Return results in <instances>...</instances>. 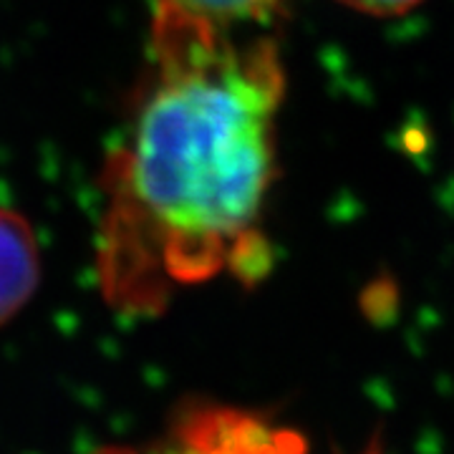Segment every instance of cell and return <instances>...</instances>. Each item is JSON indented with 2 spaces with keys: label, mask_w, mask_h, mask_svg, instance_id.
<instances>
[{
  "label": "cell",
  "mask_w": 454,
  "mask_h": 454,
  "mask_svg": "<svg viewBox=\"0 0 454 454\" xmlns=\"http://www.w3.org/2000/svg\"><path fill=\"white\" fill-rule=\"evenodd\" d=\"M41 280L38 245L28 223L0 207V324L31 301Z\"/></svg>",
  "instance_id": "obj_3"
},
{
  "label": "cell",
  "mask_w": 454,
  "mask_h": 454,
  "mask_svg": "<svg viewBox=\"0 0 454 454\" xmlns=\"http://www.w3.org/2000/svg\"><path fill=\"white\" fill-rule=\"evenodd\" d=\"M283 3L286 0H157V8L230 31V26L273 18Z\"/></svg>",
  "instance_id": "obj_4"
},
{
  "label": "cell",
  "mask_w": 454,
  "mask_h": 454,
  "mask_svg": "<svg viewBox=\"0 0 454 454\" xmlns=\"http://www.w3.org/2000/svg\"><path fill=\"white\" fill-rule=\"evenodd\" d=\"M177 437L175 454H306L295 432L227 406L195 409L182 422Z\"/></svg>",
  "instance_id": "obj_2"
},
{
  "label": "cell",
  "mask_w": 454,
  "mask_h": 454,
  "mask_svg": "<svg viewBox=\"0 0 454 454\" xmlns=\"http://www.w3.org/2000/svg\"><path fill=\"white\" fill-rule=\"evenodd\" d=\"M104 454H129V452H121V450H112V452H104Z\"/></svg>",
  "instance_id": "obj_6"
},
{
  "label": "cell",
  "mask_w": 454,
  "mask_h": 454,
  "mask_svg": "<svg viewBox=\"0 0 454 454\" xmlns=\"http://www.w3.org/2000/svg\"><path fill=\"white\" fill-rule=\"evenodd\" d=\"M283 64L270 41L157 8L152 68L104 169L97 268L114 309L157 313L187 286L268 265Z\"/></svg>",
  "instance_id": "obj_1"
},
{
  "label": "cell",
  "mask_w": 454,
  "mask_h": 454,
  "mask_svg": "<svg viewBox=\"0 0 454 454\" xmlns=\"http://www.w3.org/2000/svg\"><path fill=\"white\" fill-rule=\"evenodd\" d=\"M340 3L369 16H399L417 8L424 0H340Z\"/></svg>",
  "instance_id": "obj_5"
}]
</instances>
